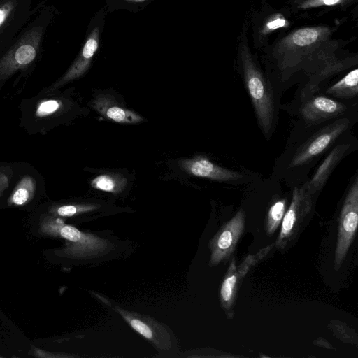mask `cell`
<instances>
[{
	"label": "cell",
	"mask_w": 358,
	"mask_h": 358,
	"mask_svg": "<svg viewBox=\"0 0 358 358\" xmlns=\"http://www.w3.org/2000/svg\"><path fill=\"white\" fill-rule=\"evenodd\" d=\"M99 28L95 27L89 35L83 49L68 71L50 90H57L66 83L82 76L88 69L92 59L99 47Z\"/></svg>",
	"instance_id": "30bf717a"
},
{
	"label": "cell",
	"mask_w": 358,
	"mask_h": 358,
	"mask_svg": "<svg viewBox=\"0 0 358 358\" xmlns=\"http://www.w3.org/2000/svg\"><path fill=\"white\" fill-rule=\"evenodd\" d=\"M39 232L45 236L62 238L64 247L55 252L59 257L85 259L101 257L109 252L113 245L110 241L94 234L83 232L66 224L59 217L44 215L41 217Z\"/></svg>",
	"instance_id": "6da1fadb"
},
{
	"label": "cell",
	"mask_w": 358,
	"mask_h": 358,
	"mask_svg": "<svg viewBox=\"0 0 358 358\" xmlns=\"http://www.w3.org/2000/svg\"><path fill=\"white\" fill-rule=\"evenodd\" d=\"M241 278L237 271L235 259L233 258L220 289L221 305L226 310H229L234 303L238 280Z\"/></svg>",
	"instance_id": "5bb4252c"
},
{
	"label": "cell",
	"mask_w": 358,
	"mask_h": 358,
	"mask_svg": "<svg viewBox=\"0 0 358 358\" xmlns=\"http://www.w3.org/2000/svg\"><path fill=\"white\" fill-rule=\"evenodd\" d=\"M320 31L314 28H303L295 31L291 36L292 43L297 46H306L315 43Z\"/></svg>",
	"instance_id": "ffe728a7"
},
{
	"label": "cell",
	"mask_w": 358,
	"mask_h": 358,
	"mask_svg": "<svg viewBox=\"0 0 358 358\" xmlns=\"http://www.w3.org/2000/svg\"><path fill=\"white\" fill-rule=\"evenodd\" d=\"M345 107L342 103L332 99L318 96L313 97L303 104L301 113L308 122L318 123L343 113Z\"/></svg>",
	"instance_id": "8fae6325"
},
{
	"label": "cell",
	"mask_w": 358,
	"mask_h": 358,
	"mask_svg": "<svg viewBox=\"0 0 358 358\" xmlns=\"http://www.w3.org/2000/svg\"><path fill=\"white\" fill-rule=\"evenodd\" d=\"M14 7V0H9L0 6V27L8 18Z\"/></svg>",
	"instance_id": "7402d4cb"
},
{
	"label": "cell",
	"mask_w": 358,
	"mask_h": 358,
	"mask_svg": "<svg viewBox=\"0 0 358 358\" xmlns=\"http://www.w3.org/2000/svg\"><path fill=\"white\" fill-rule=\"evenodd\" d=\"M33 353L32 355L37 357H41V358H52V357H69V355H62V354H53L52 352H49L47 351L42 350L41 349H38L37 348H32Z\"/></svg>",
	"instance_id": "cb8c5ba5"
},
{
	"label": "cell",
	"mask_w": 358,
	"mask_h": 358,
	"mask_svg": "<svg viewBox=\"0 0 358 358\" xmlns=\"http://www.w3.org/2000/svg\"><path fill=\"white\" fill-rule=\"evenodd\" d=\"M62 103L57 99H44L37 106L36 115L39 117H48L57 113L61 108Z\"/></svg>",
	"instance_id": "44dd1931"
},
{
	"label": "cell",
	"mask_w": 358,
	"mask_h": 358,
	"mask_svg": "<svg viewBox=\"0 0 358 358\" xmlns=\"http://www.w3.org/2000/svg\"><path fill=\"white\" fill-rule=\"evenodd\" d=\"M340 0H314L313 1H309L304 5V7L316 6L319 5H327L331 6L338 3Z\"/></svg>",
	"instance_id": "484cf974"
},
{
	"label": "cell",
	"mask_w": 358,
	"mask_h": 358,
	"mask_svg": "<svg viewBox=\"0 0 358 358\" xmlns=\"http://www.w3.org/2000/svg\"><path fill=\"white\" fill-rule=\"evenodd\" d=\"M92 107L101 115L119 123L136 124L143 118L134 111L124 108L108 94H99L92 101Z\"/></svg>",
	"instance_id": "7c38bea8"
},
{
	"label": "cell",
	"mask_w": 358,
	"mask_h": 358,
	"mask_svg": "<svg viewBox=\"0 0 358 358\" xmlns=\"http://www.w3.org/2000/svg\"><path fill=\"white\" fill-rule=\"evenodd\" d=\"M310 196L304 187L294 189L291 204L285 213L280 235L275 243L277 248H285L295 238L303 219L311 209Z\"/></svg>",
	"instance_id": "5b68a950"
},
{
	"label": "cell",
	"mask_w": 358,
	"mask_h": 358,
	"mask_svg": "<svg viewBox=\"0 0 358 358\" xmlns=\"http://www.w3.org/2000/svg\"><path fill=\"white\" fill-rule=\"evenodd\" d=\"M178 165L192 176L220 182L233 181L242 178L240 173L222 167L201 157L180 160Z\"/></svg>",
	"instance_id": "9c48e42d"
},
{
	"label": "cell",
	"mask_w": 358,
	"mask_h": 358,
	"mask_svg": "<svg viewBox=\"0 0 358 358\" xmlns=\"http://www.w3.org/2000/svg\"><path fill=\"white\" fill-rule=\"evenodd\" d=\"M43 36V28L29 30L0 59V80L24 69L35 59Z\"/></svg>",
	"instance_id": "277c9868"
},
{
	"label": "cell",
	"mask_w": 358,
	"mask_h": 358,
	"mask_svg": "<svg viewBox=\"0 0 358 358\" xmlns=\"http://www.w3.org/2000/svg\"><path fill=\"white\" fill-rule=\"evenodd\" d=\"M286 204V199H282L276 201L270 207L266 223V231L268 236H271L281 224L285 213Z\"/></svg>",
	"instance_id": "ac0fdd59"
},
{
	"label": "cell",
	"mask_w": 358,
	"mask_h": 358,
	"mask_svg": "<svg viewBox=\"0 0 358 358\" xmlns=\"http://www.w3.org/2000/svg\"><path fill=\"white\" fill-rule=\"evenodd\" d=\"M128 1H132V2H141V1H144L145 0H128Z\"/></svg>",
	"instance_id": "83f0119b"
},
{
	"label": "cell",
	"mask_w": 358,
	"mask_h": 358,
	"mask_svg": "<svg viewBox=\"0 0 358 358\" xmlns=\"http://www.w3.org/2000/svg\"><path fill=\"white\" fill-rule=\"evenodd\" d=\"M243 73L245 87L257 121L264 134L268 136L272 129L274 117L272 92L263 75L248 57L243 59Z\"/></svg>",
	"instance_id": "7a4b0ae2"
},
{
	"label": "cell",
	"mask_w": 358,
	"mask_h": 358,
	"mask_svg": "<svg viewBox=\"0 0 358 358\" xmlns=\"http://www.w3.org/2000/svg\"><path fill=\"white\" fill-rule=\"evenodd\" d=\"M358 92V70L350 71L327 90V93L337 98H352Z\"/></svg>",
	"instance_id": "9a60e30c"
},
{
	"label": "cell",
	"mask_w": 358,
	"mask_h": 358,
	"mask_svg": "<svg viewBox=\"0 0 358 358\" xmlns=\"http://www.w3.org/2000/svg\"><path fill=\"white\" fill-rule=\"evenodd\" d=\"M285 24V20L284 19L278 18L275 20L271 21L267 24L266 27L268 29H275L284 27Z\"/></svg>",
	"instance_id": "4316f807"
},
{
	"label": "cell",
	"mask_w": 358,
	"mask_h": 358,
	"mask_svg": "<svg viewBox=\"0 0 358 358\" xmlns=\"http://www.w3.org/2000/svg\"><path fill=\"white\" fill-rule=\"evenodd\" d=\"M257 260L258 258L256 255H249L245 259L243 263L237 268L238 273L241 278L245 276V275L250 270V267L252 266Z\"/></svg>",
	"instance_id": "603a6c76"
},
{
	"label": "cell",
	"mask_w": 358,
	"mask_h": 358,
	"mask_svg": "<svg viewBox=\"0 0 358 358\" xmlns=\"http://www.w3.org/2000/svg\"><path fill=\"white\" fill-rule=\"evenodd\" d=\"M244 226L245 213L241 209L210 241V266H216L229 257L243 234Z\"/></svg>",
	"instance_id": "8992f818"
},
{
	"label": "cell",
	"mask_w": 358,
	"mask_h": 358,
	"mask_svg": "<svg viewBox=\"0 0 358 358\" xmlns=\"http://www.w3.org/2000/svg\"><path fill=\"white\" fill-rule=\"evenodd\" d=\"M127 185V179L117 174H101L91 181L93 188L112 193H119Z\"/></svg>",
	"instance_id": "e0dca14e"
},
{
	"label": "cell",
	"mask_w": 358,
	"mask_h": 358,
	"mask_svg": "<svg viewBox=\"0 0 358 358\" xmlns=\"http://www.w3.org/2000/svg\"><path fill=\"white\" fill-rule=\"evenodd\" d=\"M348 148L349 145L348 144L338 145L327 156L311 180L307 183L306 186H304V188L310 195L322 187L331 173L343 158Z\"/></svg>",
	"instance_id": "4fadbf2b"
},
{
	"label": "cell",
	"mask_w": 358,
	"mask_h": 358,
	"mask_svg": "<svg viewBox=\"0 0 358 358\" xmlns=\"http://www.w3.org/2000/svg\"><path fill=\"white\" fill-rule=\"evenodd\" d=\"M97 208L98 206L94 204L55 205L50 208L49 213L59 217H68L90 212Z\"/></svg>",
	"instance_id": "d6986e66"
},
{
	"label": "cell",
	"mask_w": 358,
	"mask_h": 358,
	"mask_svg": "<svg viewBox=\"0 0 358 358\" xmlns=\"http://www.w3.org/2000/svg\"><path fill=\"white\" fill-rule=\"evenodd\" d=\"M348 124V120L343 118L322 129L299 150L293 157L290 166L302 165L321 154L345 131Z\"/></svg>",
	"instance_id": "ba28073f"
},
{
	"label": "cell",
	"mask_w": 358,
	"mask_h": 358,
	"mask_svg": "<svg viewBox=\"0 0 358 358\" xmlns=\"http://www.w3.org/2000/svg\"><path fill=\"white\" fill-rule=\"evenodd\" d=\"M36 181L33 177L25 176L21 178L8 199L12 206H22L29 203L34 196Z\"/></svg>",
	"instance_id": "2e32d148"
},
{
	"label": "cell",
	"mask_w": 358,
	"mask_h": 358,
	"mask_svg": "<svg viewBox=\"0 0 358 358\" xmlns=\"http://www.w3.org/2000/svg\"><path fill=\"white\" fill-rule=\"evenodd\" d=\"M115 310L140 335L161 350H169L173 345V337L166 326L149 317L115 307Z\"/></svg>",
	"instance_id": "52a82bcc"
},
{
	"label": "cell",
	"mask_w": 358,
	"mask_h": 358,
	"mask_svg": "<svg viewBox=\"0 0 358 358\" xmlns=\"http://www.w3.org/2000/svg\"><path fill=\"white\" fill-rule=\"evenodd\" d=\"M358 223V178L355 177L345 198L339 217L334 268L338 270L351 245Z\"/></svg>",
	"instance_id": "3957f363"
},
{
	"label": "cell",
	"mask_w": 358,
	"mask_h": 358,
	"mask_svg": "<svg viewBox=\"0 0 358 358\" xmlns=\"http://www.w3.org/2000/svg\"><path fill=\"white\" fill-rule=\"evenodd\" d=\"M9 178L8 175L0 169V197L4 191L8 187Z\"/></svg>",
	"instance_id": "d4e9b609"
}]
</instances>
